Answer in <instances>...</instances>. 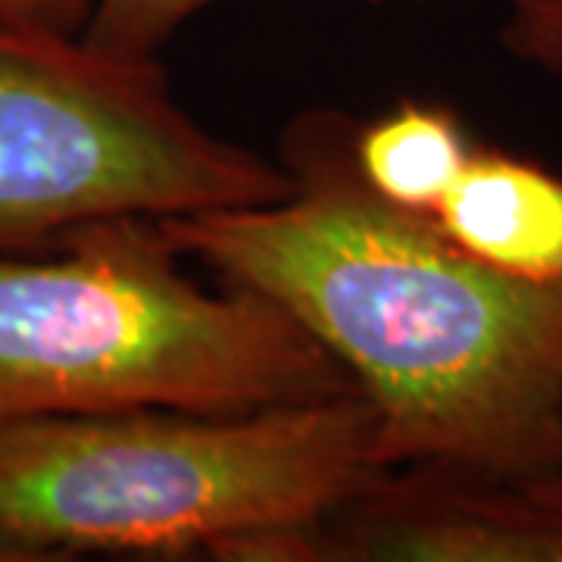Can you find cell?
Returning a JSON list of instances; mask_svg holds the SVG:
<instances>
[{
	"label": "cell",
	"instance_id": "cell-10",
	"mask_svg": "<svg viewBox=\"0 0 562 562\" xmlns=\"http://www.w3.org/2000/svg\"><path fill=\"white\" fill-rule=\"evenodd\" d=\"M98 0H0V25L79 38Z\"/></svg>",
	"mask_w": 562,
	"mask_h": 562
},
{
	"label": "cell",
	"instance_id": "cell-2",
	"mask_svg": "<svg viewBox=\"0 0 562 562\" xmlns=\"http://www.w3.org/2000/svg\"><path fill=\"white\" fill-rule=\"evenodd\" d=\"M382 465L360 391L254 413L113 409L0 425V553L297 562Z\"/></svg>",
	"mask_w": 562,
	"mask_h": 562
},
{
	"label": "cell",
	"instance_id": "cell-6",
	"mask_svg": "<svg viewBox=\"0 0 562 562\" xmlns=\"http://www.w3.org/2000/svg\"><path fill=\"white\" fill-rule=\"evenodd\" d=\"M431 222L487 266L528 281H562V176L475 144Z\"/></svg>",
	"mask_w": 562,
	"mask_h": 562
},
{
	"label": "cell",
	"instance_id": "cell-1",
	"mask_svg": "<svg viewBox=\"0 0 562 562\" xmlns=\"http://www.w3.org/2000/svg\"><path fill=\"white\" fill-rule=\"evenodd\" d=\"M353 122L291 125L294 188L260 206L160 220L181 257L281 306L375 413L382 469L528 484L562 472V281H528L382 201Z\"/></svg>",
	"mask_w": 562,
	"mask_h": 562
},
{
	"label": "cell",
	"instance_id": "cell-7",
	"mask_svg": "<svg viewBox=\"0 0 562 562\" xmlns=\"http://www.w3.org/2000/svg\"><path fill=\"white\" fill-rule=\"evenodd\" d=\"M472 150L475 140L457 113L438 103L406 101L379 120L353 125L350 135L353 166L369 191L419 216L441 206Z\"/></svg>",
	"mask_w": 562,
	"mask_h": 562
},
{
	"label": "cell",
	"instance_id": "cell-4",
	"mask_svg": "<svg viewBox=\"0 0 562 562\" xmlns=\"http://www.w3.org/2000/svg\"><path fill=\"white\" fill-rule=\"evenodd\" d=\"M294 179L181 110L154 57L0 25V254L116 216L288 198Z\"/></svg>",
	"mask_w": 562,
	"mask_h": 562
},
{
	"label": "cell",
	"instance_id": "cell-8",
	"mask_svg": "<svg viewBox=\"0 0 562 562\" xmlns=\"http://www.w3.org/2000/svg\"><path fill=\"white\" fill-rule=\"evenodd\" d=\"M213 0H98L81 41L120 57H154L194 13ZM513 3V0H501Z\"/></svg>",
	"mask_w": 562,
	"mask_h": 562
},
{
	"label": "cell",
	"instance_id": "cell-9",
	"mask_svg": "<svg viewBox=\"0 0 562 562\" xmlns=\"http://www.w3.org/2000/svg\"><path fill=\"white\" fill-rule=\"evenodd\" d=\"M503 44L516 60L562 76V0H513Z\"/></svg>",
	"mask_w": 562,
	"mask_h": 562
},
{
	"label": "cell",
	"instance_id": "cell-11",
	"mask_svg": "<svg viewBox=\"0 0 562 562\" xmlns=\"http://www.w3.org/2000/svg\"><path fill=\"white\" fill-rule=\"evenodd\" d=\"M538 494H543L547 501L560 503L562 506V472L560 475H550V479H538V482H528Z\"/></svg>",
	"mask_w": 562,
	"mask_h": 562
},
{
	"label": "cell",
	"instance_id": "cell-3",
	"mask_svg": "<svg viewBox=\"0 0 562 562\" xmlns=\"http://www.w3.org/2000/svg\"><path fill=\"white\" fill-rule=\"evenodd\" d=\"M160 220L81 225L0 254V425L32 416L254 413L357 391L281 306L184 276Z\"/></svg>",
	"mask_w": 562,
	"mask_h": 562
},
{
	"label": "cell",
	"instance_id": "cell-5",
	"mask_svg": "<svg viewBox=\"0 0 562 562\" xmlns=\"http://www.w3.org/2000/svg\"><path fill=\"white\" fill-rule=\"evenodd\" d=\"M297 562H562V506L531 484L382 469L306 531Z\"/></svg>",
	"mask_w": 562,
	"mask_h": 562
}]
</instances>
